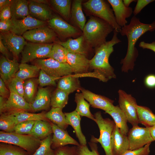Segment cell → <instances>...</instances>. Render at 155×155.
Returning <instances> with one entry per match:
<instances>
[{"label":"cell","instance_id":"57","mask_svg":"<svg viewBox=\"0 0 155 155\" xmlns=\"http://www.w3.org/2000/svg\"><path fill=\"white\" fill-rule=\"evenodd\" d=\"M11 0H0V11L3 8L10 5Z\"/></svg>","mask_w":155,"mask_h":155},{"label":"cell","instance_id":"12","mask_svg":"<svg viewBox=\"0 0 155 155\" xmlns=\"http://www.w3.org/2000/svg\"><path fill=\"white\" fill-rule=\"evenodd\" d=\"M30 42L40 44H50L56 41L57 35L48 26L40 27L27 31L22 35Z\"/></svg>","mask_w":155,"mask_h":155},{"label":"cell","instance_id":"26","mask_svg":"<svg viewBox=\"0 0 155 155\" xmlns=\"http://www.w3.org/2000/svg\"><path fill=\"white\" fill-rule=\"evenodd\" d=\"M64 113L67 123L74 129L80 144L83 146L86 145V140L81 129L80 115L75 110L71 112Z\"/></svg>","mask_w":155,"mask_h":155},{"label":"cell","instance_id":"50","mask_svg":"<svg viewBox=\"0 0 155 155\" xmlns=\"http://www.w3.org/2000/svg\"><path fill=\"white\" fill-rule=\"evenodd\" d=\"M154 0H138L136 6L133 11L134 16L139 13L146 6Z\"/></svg>","mask_w":155,"mask_h":155},{"label":"cell","instance_id":"37","mask_svg":"<svg viewBox=\"0 0 155 155\" xmlns=\"http://www.w3.org/2000/svg\"><path fill=\"white\" fill-rule=\"evenodd\" d=\"M68 52L67 49L59 44L55 42L46 58H51L62 63H67Z\"/></svg>","mask_w":155,"mask_h":155},{"label":"cell","instance_id":"45","mask_svg":"<svg viewBox=\"0 0 155 155\" xmlns=\"http://www.w3.org/2000/svg\"><path fill=\"white\" fill-rule=\"evenodd\" d=\"M35 121H27L18 123L15 126L13 132L21 134H29L33 127Z\"/></svg>","mask_w":155,"mask_h":155},{"label":"cell","instance_id":"2","mask_svg":"<svg viewBox=\"0 0 155 155\" xmlns=\"http://www.w3.org/2000/svg\"><path fill=\"white\" fill-rule=\"evenodd\" d=\"M118 32L114 30L112 39L95 48V54L90 60V68L99 72L108 80L116 78L114 69L109 62V58L113 52V46L121 41L117 36Z\"/></svg>","mask_w":155,"mask_h":155},{"label":"cell","instance_id":"27","mask_svg":"<svg viewBox=\"0 0 155 155\" xmlns=\"http://www.w3.org/2000/svg\"><path fill=\"white\" fill-rule=\"evenodd\" d=\"M105 113L109 114L113 119L115 125L119 128L121 133L127 135L129 131L127 125V117L118 105L115 106L112 111H106Z\"/></svg>","mask_w":155,"mask_h":155},{"label":"cell","instance_id":"21","mask_svg":"<svg viewBox=\"0 0 155 155\" xmlns=\"http://www.w3.org/2000/svg\"><path fill=\"white\" fill-rule=\"evenodd\" d=\"M51 91L47 88L39 87L36 94L30 104L32 111L48 110L51 106Z\"/></svg>","mask_w":155,"mask_h":155},{"label":"cell","instance_id":"46","mask_svg":"<svg viewBox=\"0 0 155 155\" xmlns=\"http://www.w3.org/2000/svg\"><path fill=\"white\" fill-rule=\"evenodd\" d=\"M91 150L88 148L87 145H80L77 146V152L78 155H100L98 151V147L94 143L89 144Z\"/></svg>","mask_w":155,"mask_h":155},{"label":"cell","instance_id":"32","mask_svg":"<svg viewBox=\"0 0 155 155\" xmlns=\"http://www.w3.org/2000/svg\"><path fill=\"white\" fill-rule=\"evenodd\" d=\"M62 109L59 108H52L49 111L46 113L45 117L48 120L59 127L65 130L69 125Z\"/></svg>","mask_w":155,"mask_h":155},{"label":"cell","instance_id":"3","mask_svg":"<svg viewBox=\"0 0 155 155\" xmlns=\"http://www.w3.org/2000/svg\"><path fill=\"white\" fill-rule=\"evenodd\" d=\"M113 28L104 20L92 16L82 31L85 40L90 48H95L106 41V38L113 31Z\"/></svg>","mask_w":155,"mask_h":155},{"label":"cell","instance_id":"33","mask_svg":"<svg viewBox=\"0 0 155 155\" xmlns=\"http://www.w3.org/2000/svg\"><path fill=\"white\" fill-rule=\"evenodd\" d=\"M52 7L65 20L71 19V1L70 0H51Z\"/></svg>","mask_w":155,"mask_h":155},{"label":"cell","instance_id":"52","mask_svg":"<svg viewBox=\"0 0 155 155\" xmlns=\"http://www.w3.org/2000/svg\"><path fill=\"white\" fill-rule=\"evenodd\" d=\"M12 26L11 19L5 21H0V31L1 33L10 32Z\"/></svg>","mask_w":155,"mask_h":155},{"label":"cell","instance_id":"10","mask_svg":"<svg viewBox=\"0 0 155 155\" xmlns=\"http://www.w3.org/2000/svg\"><path fill=\"white\" fill-rule=\"evenodd\" d=\"M118 93L119 106L126 115L128 121L133 126L138 125L139 122L135 98L122 90H119Z\"/></svg>","mask_w":155,"mask_h":155},{"label":"cell","instance_id":"4","mask_svg":"<svg viewBox=\"0 0 155 155\" xmlns=\"http://www.w3.org/2000/svg\"><path fill=\"white\" fill-rule=\"evenodd\" d=\"M108 1L104 0H89L83 6L89 13L108 23L118 33L121 27L117 23L112 9Z\"/></svg>","mask_w":155,"mask_h":155},{"label":"cell","instance_id":"56","mask_svg":"<svg viewBox=\"0 0 155 155\" xmlns=\"http://www.w3.org/2000/svg\"><path fill=\"white\" fill-rule=\"evenodd\" d=\"M0 51L3 55L9 59L10 53L9 51L3 44L1 39L0 38Z\"/></svg>","mask_w":155,"mask_h":155},{"label":"cell","instance_id":"24","mask_svg":"<svg viewBox=\"0 0 155 155\" xmlns=\"http://www.w3.org/2000/svg\"><path fill=\"white\" fill-rule=\"evenodd\" d=\"M29 15L39 20L45 22L53 16L52 10L47 4L29 0Z\"/></svg>","mask_w":155,"mask_h":155},{"label":"cell","instance_id":"23","mask_svg":"<svg viewBox=\"0 0 155 155\" xmlns=\"http://www.w3.org/2000/svg\"><path fill=\"white\" fill-rule=\"evenodd\" d=\"M90 60L81 54L68 53L67 63L74 74H80L88 72L90 68Z\"/></svg>","mask_w":155,"mask_h":155},{"label":"cell","instance_id":"51","mask_svg":"<svg viewBox=\"0 0 155 155\" xmlns=\"http://www.w3.org/2000/svg\"><path fill=\"white\" fill-rule=\"evenodd\" d=\"M0 11L1 21H7L11 18V14L10 5L3 8Z\"/></svg>","mask_w":155,"mask_h":155},{"label":"cell","instance_id":"20","mask_svg":"<svg viewBox=\"0 0 155 155\" xmlns=\"http://www.w3.org/2000/svg\"><path fill=\"white\" fill-rule=\"evenodd\" d=\"M55 42L62 46L68 53L81 54L86 56L90 48L86 43L82 35L75 39L69 38L65 41L57 40Z\"/></svg>","mask_w":155,"mask_h":155},{"label":"cell","instance_id":"35","mask_svg":"<svg viewBox=\"0 0 155 155\" xmlns=\"http://www.w3.org/2000/svg\"><path fill=\"white\" fill-rule=\"evenodd\" d=\"M40 69L37 65H29L27 63H21L19 69L15 77L23 80L33 78L39 75Z\"/></svg>","mask_w":155,"mask_h":155},{"label":"cell","instance_id":"30","mask_svg":"<svg viewBox=\"0 0 155 155\" xmlns=\"http://www.w3.org/2000/svg\"><path fill=\"white\" fill-rule=\"evenodd\" d=\"M82 0L73 1L71 13V18L82 31L86 22V18L82 10Z\"/></svg>","mask_w":155,"mask_h":155},{"label":"cell","instance_id":"11","mask_svg":"<svg viewBox=\"0 0 155 155\" xmlns=\"http://www.w3.org/2000/svg\"><path fill=\"white\" fill-rule=\"evenodd\" d=\"M47 23L48 26L61 38L75 37L82 35L81 30L56 15H53Z\"/></svg>","mask_w":155,"mask_h":155},{"label":"cell","instance_id":"59","mask_svg":"<svg viewBox=\"0 0 155 155\" xmlns=\"http://www.w3.org/2000/svg\"><path fill=\"white\" fill-rule=\"evenodd\" d=\"M150 132L152 138L155 141V126L150 128Z\"/></svg>","mask_w":155,"mask_h":155},{"label":"cell","instance_id":"8","mask_svg":"<svg viewBox=\"0 0 155 155\" xmlns=\"http://www.w3.org/2000/svg\"><path fill=\"white\" fill-rule=\"evenodd\" d=\"M53 44L27 42L21 53V63H27L37 59L46 58Z\"/></svg>","mask_w":155,"mask_h":155},{"label":"cell","instance_id":"60","mask_svg":"<svg viewBox=\"0 0 155 155\" xmlns=\"http://www.w3.org/2000/svg\"><path fill=\"white\" fill-rule=\"evenodd\" d=\"M33 1L41 3L48 5L49 1L46 0H32Z\"/></svg>","mask_w":155,"mask_h":155},{"label":"cell","instance_id":"1","mask_svg":"<svg viewBox=\"0 0 155 155\" xmlns=\"http://www.w3.org/2000/svg\"><path fill=\"white\" fill-rule=\"evenodd\" d=\"M155 30V21L150 24L143 23L135 16L131 18L129 24L121 28L120 33L122 36H127L128 43L126 55L121 61L122 71L127 72L133 69L138 55V50L135 46L137 42L146 32Z\"/></svg>","mask_w":155,"mask_h":155},{"label":"cell","instance_id":"53","mask_svg":"<svg viewBox=\"0 0 155 155\" xmlns=\"http://www.w3.org/2000/svg\"><path fill=\"white\" fill-rule=\"evenodd\" d=\"M6 85L2 80L0 78V96H2L4 98H8L9 97L10 92L8 89Z\"/></svg>","mask_w":155,"mask_h":155},{"label":"cell","instance_id":"34","mask_svg":"<svg viewBox=\"0 0 155 155\" xmlns=\"http://www.w3.org/2000/svg\"><path fill=\"white\" fill-rule=\"evenodd\" d=\"M136 108L139 123L147 127L155 126V114L149 108L137 105Z\"/></svg>","mask_w":155,"mask_h":155},{"label":"cell","instance_id":"39","mask_svg":"<svg viewBox=\"0 0 155 155\" xmlns=\"http://www.w3.org/2000/svg\"><path fill=\"white\" fill-rule=\"evenodd\" d=\"M38 84V80L34 78L24 80L23 98L30 104L32 102L36 96Z\"/></svg>","mask_w":155,"mask_h":155},{"label":"cell","instance_id":"16","mask_svg":"<svg viewBox=\"0 0 155 155\" xmlns=\"http://www.w3.org/2000/svg\"><path fill=\"white\" fill-rule=\"evenodd\" d=\"M80 90L85 99L89 102L92 107L100 109L105 111H111L114 109L115 106L113 104V100L82 88Z\"/></svg>","mask_w":155,"mask_h":155},{"label":"cell","instance_id":"15","mask_svg":"<svg viewBox=\"0 0 155 155\" xmlns=\"http://www.w3.org/2000/svg\"><path fill=\"white\" fill-rule=\"evenodd\" d=\"M11 19L12 26L10 32L19 36L23 35L28 31L46 25V24L30 15L21 19Z\"/></svg>","mask_w":155,"mask_h":155},{"label":"cell","instance_id":"25","mask_svg":"<svg viewBox=\"0 0 155 155\" xmlns=\"http://www.w3.org/2000/svg\"><path fill=\"white\" fill-rule=\"evenodd\" d=\"M13 119L16 125L24 121H29L41 120L48 121L45 117L44 112L34 113L23 111H12L5 113Z\"/></svg>","mask_w":155,"mask_h":155},{"label":"cell","instance_id":"55","mask_svg":"<svg viewBox=\"0 0 155 155\" xmlns=\"http://www.w3.org/2000/svg\"><path fill=\"white\" fill-rule=\"evenodd\" d=\"M139 46L143 49H150L155 53V42L148 43L142 41L139 44Z\"/></svg>","mask_w":155,"mask_h":155},{"label":"cell","instance_id":"40","mask_svg":"<svg viewBox=\"0 0 155 155\" xmlns=\"http://www.w3.org/2000/svg\"><path fill=\"white\" fill-rule=\"evenodd\" d=\"M52 138L51 135L41 140L39 147L31 155H54L55 150L51 148Z\"/></svg>","mask_w":155,"mask_h":155},{"label":"cell","instance_id":"19","mask_svg":"<svg viewBox=\"0 0 155 155\" xmlns=\"http://www.w3.org/2000/svg\"><path fill=\"white\" fill-rule=\"evenodd\" d=\"M111 6L116 22L121 28L126 25V19L129 17L133 13L131 7H127L124 4L122 0H108Z\"/></svg>","mask_w":155,"mask_h":155},{"label":"cell","instance_id":"18","mask_svg":"<svg viewBox=\"0 0 155 155\" xmlns=\"http://www.w3.org/2000/svg\"><path fill=\"white\" fill-rule=\"evenodd\" d=\"M20 64L18 59H12L6 58L3 55L0 57V75L1 78L7 85L19 69Z\"/></svg>","mask_w":155,"mask_h":155},{"label":"cell","instance_id":"36","mask_svg":"<svg viewBox=\"0 0 155 155\" xmlns=\"http://www.w3.org/2000/svg\"><path fill=\"white\" fill-rule=\"evenodd\" d=\"M75 101L77 104L75 111L80 115L86 117L95 121L94 115L90 111V104L85 100L82 93H77L75 94Z\"/></svg>","mask_w":155,"mask_h":155},{"label":"cell","instance_id":"49","mask_svg":"<svg viewBox=\"0 0 155 155\" xmlns=\"http://www.w3.org/2000/svg\"><path fill=\"white\" fill-rule=\"evenodd\" d=\"M151 143L148 144L140 148L133 150H128L121 155H148L150 152V146Z\"/></svg>","mask_w":155,"mask_h":155},{"label":"cell","instance_id":"54","mask_svg":"<svg viewBox=\"0 0 155 155\" xmlns=\"http://www.w3.org/2000/svg\"><path fill=\"white\" fill-rule=\"evenodd\" d=\"M144 84L146 86L150 88H155V75L149 74L145 78Z\"/></svg>","mask_w":155,"mask_h":155},{"label":"cell","instance_id":"14","mask_svg":"<svg viewBox=\"0 0 155 155\" xmlns=\"http://www.w3.org/2000/svg\"><path fill=\"white\" fill-rule=\"evenodd\" d=\"M0 38L3 44L12 53L13 58L17 59L27 43L23 36L11 32H1Z\"/></svg>","mask_w":155,"mask_h":155},{"label":"cell","instance_id":"9","mask_svg":"<svg viewBox=\"0 0 155 155\" xmlns=\"http://www.w3.org/2000/svg\"><path fill=\"white\" fill-rule=\"evenodd\" d=\"M127 137L129 150H133L142 148L154 141L150 132V128L143 127L138 125L133 126L129 131Z\"/></svg>","mask_w":155,"mask_h":155},{"label":"cell","instance_id":"48","mask_svg":"<svg viewBox=\"0 0 155 155\" xmlns=\"http://www.w3.org/2000/svg\"><path fill=\"white\" fill-rule=\"evenodd\" d=\"M73 76L77 78L90 77L98 79L104 82H107L108 80L103 75L99 72L94 71L92 72H86L80 74H72Z\"/></svg>","mask_w":155,"mask_h":155},{"label":"cell","instance_id":"5","mask_svg":"<svg viewBox=\"0 0 155 155\" xmlns=\"http://www.w3.org/2000/svg\"><path fill=\"white\" fill-rule=\"evenodd\" d=\"M95 121L99 127L100 135L97 138L92 136L91 142L99 143L103 148L106 155H113L111 147L112 135L115 125L114 121L109 118H104L100 111L95 113L94 115Z\"/></svg>","mask_w":155,"mask_h":155},{"label":"cell","instance_id":"58","mask_svg":"<svg viewBox=\"0 0 155 155\" xmlns=\"http://www.w3.org/2000/svg\"><path fill=\"white\" fill-rule=\"evenodd\" d=\"M137 1V0H123V2L126 7H129L131 3L133 2H136Z\"/></svg>","mask_w":155,"mask_h":155},{"label":"cell","instance_id":"43","mask_svg":"<svg viewBox=\"0 0 155 155\" xmlns=\"http://www.w3.org/2000/svg\"><path fill=\"white\" fill-rule=\"evenodd\" d=\"M16 125L13 119L6 113L1 115L0 117V129L5 132H14Z\"/></svg>","mask_w":155,"mask_h":155},{"label":"cell","instance_id":"6","mask_svg":"<svg viewBox=\"0 0 155 155\" xmlns=\"http://www.w3.org/2000/svg\"><path fill=\"white\" fill-rule=\"evenodd\" d=\"M41 140L28 134H21L14 132L0 131L1 142L18 146L32 155L40 146Z\"/></svg>","mask_w":155,"mask_h":155},{"label":"cell","instance_id":"44","mask_svg":"<svg viewBox=\"0 0 155 155\" xmlns=\"http://www.w3.org/2000/svg\"><path fill=\"white\" fill-rule=\"evenodd\" d=\"M59 79L51 77L44 70L40 69L38 79V84L42 87L48 86H56V80Z\"/></svg>","mask_w":155,"mask_h":155},{"label":"cell","instance_id":"22","mask_svg":"<svg viewBox=\"0 0 155 155\" xmlns=\"http://www.w3.org/2000/svg\"><path fill=\"white\" fill-rule=\"evenodd\" d=\"M111 144L113 155H121L129 149L127 135L122 134L116 125L112 135Z\"/></svg>","mask_w":155,"mask_h":155},{"label":"cell","instance_id":"13","mask_svg":"<svg viewBox=\"0 0 155 155\" xmlns=\"http://www.w3.org/2000/svg\"><path fill=\"white\" fill-rule=\"evenodd\" d=\"M17 111H31L30 104L23 97L14 93L10 92L9 97L6 100L0 96V115L6 112Z\"/></svg>","mask_w":155,"mask_h":155},{"label":"cell","instance_id":"38","mask_svg":"<svg viewBox=\"0 0 155 155\" xmlns=\"http://www.w3.org/2000/svg\"><path fill=\"white\" fill-rule=\"evenodd\" d=\"M69 94L57 88L51 95V106L52 108L63 109L67 104Z\"/></svg>","mask_w":155,"mask_h":155},{"label":"cell","instance_id":"17","mask_svg":"<svg viewBox=\"0 0 155 155\" xmlns=\"http://www.w3.org/2000/svg\"><path fill=\"white\" fill-rule=\"evenodd\" d=\"M52 127L53 135L52 136L51 148L56 149L69 144L79 146L80 144L68 134L67 132L56 125L49 121Z\"/></svg>","mask_w":155,"mask_h":155},{"label":"cell","instance_id":"42","mask_svg":"<svg viewBox=\"0 0 155 155\" xmlns=\"http://www.w3.org/2000/svg\"><path fill=\"white\" fill-rule=\"evenodd\" d=\"M24 80L16 77L12 78L6 85L10 92L16 94L23 97Z\"/></svg>","mask_w":155,"mask_h":155},{"label":"cell","instance_id":"41","mask_svg":"<svg viewBox=\"0 0 155 155\" xmlns=\"http://www.w3.org/2000/svg\"><path fill=\"white\" fill-rule=\"evenodd\" d=\"M23 149L16 146L2 143L0 145V155H28Z\"/></svg>","mask_w":155,"mask_h":155},{"label":"cell","instance_id":"29","mask_svg":"<svg viewBox=\"0 0 155 155\" xmlns=\"http://www.w3.org/2000/svg\"><path fill=\"white\" fill-rule=\"evenodd\" d=\"M53 133L49 121L41 120L35 121L33 127L28 135L40 140H43Z\"/></svg>","mask_w":155,"mask_h":155},{"label":"cell","instance_id":"47","mask_svg":"<svg viewBox=\"0 0 155 155\" xmlns=\"http://www.w3.org/2000/svg\"><path fill=\"white\" fill-rule=\"evenodd\" d=\"M54 155H78L77 146H65L55 149Z\"/></svg>","mask_w":155,"mask_h":155},{"label":"cell","instance_id":"28","mask_svg":"<svg viewBox=\"0 0 155 155\" xmlns=\"http://www.w3.org/2000/svg\"><path fill=\"white\" fill-rule=\"evenodd\" d=\"M29 4L26 0H11L10 5L11 18L20 20L29 15Z\"/></svg>","mask_w":155,"mask_h":155},{"label":"cell","instance_id":"31","mask_svg":"<svg viewBox=\"0 0 155 155\" xmlns=\"http://www.w3.org/2000/svg\"><path fill=\"white\" fill-rule=\"evenodd\" d=\"M81 88L78 78L73 76L72 74L61 78L59 79L57 86V88L69 94L78 89L80 90Z\"/></svg>","mask_w":155,"mask_h":155},{"label":"cell","instance_id":"7","mask_svg":"<svg viewBox=\"0 0 155 155\" xmlns=\"http://www.w3.org/2000/svg\"><path fill=\"white\" fill-rule=\"evenodd\" d=\"M34 65L49 75L59 79L72 74L73 72L67 63H62L51 58L34 60Z\"/></svg>","mask_w":155,"mask_h":155}]
</instances>
